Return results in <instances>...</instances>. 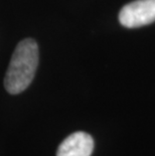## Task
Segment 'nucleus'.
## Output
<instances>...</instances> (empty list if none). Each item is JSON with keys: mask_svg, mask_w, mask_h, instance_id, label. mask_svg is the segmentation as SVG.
Listing matches in <instances>:
<instances>
[{"mask_svg": "<svg viewBox=\"0 0 155 156\" xmlns=\"http://www.w3.org/2000/svg\"><path fill=\"white\" fill-rule=\"evenodd\" d=\"M38 66V46L34 39L26 38L16 46L6 72L4 86L9 94L23 92L30 85Z\"/></svg>", "mask_w": 155, "mask_h": 156, "instance_id": "f257e3e1", "label": "nucleus"}, {"mask_svg": "<svg viewBox=\"0 0 155 156\" xmlns=\"http://www.w3.org/2000/svg\"><path fill=\"white\" fill-rule=\"evenodd\" d=\"M94 150V140L86 132H75L62 142L57 156H91Z\"/></svg>", "mask_w": 155, "mask_h": 156, "instance_id": "7ed1b4c3", "label": "nucleus"}, {"mask_svg": "<svg viewBox=\"0 0 155 156\" xmlns=\"http://www.w3.org/2000/svg\"><path fill=\"white\" fill-rule=\"evenodd\" d=\"M119 21L125 27L135 28L155 21V0H136L122 7Z\"/></svg>", "mask_w": 155, "mask_h": 156, "instance_id": "f03ea898", "label": "nucleus"}]
</instances>
